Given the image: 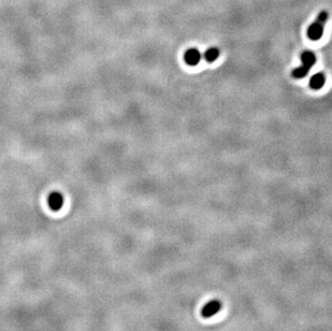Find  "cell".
Masks as SVG:
<instances>
[{"mask_svg": "<svg viewBox=\"0 0 332 331\" xmlns=\"http://www.w3.org/2000/svg\"><path fill=\"white\" fill-rule=\"evenodd\" d=\"M200 59H201V53H200L198 49H195V48L188 49L184 54L185 63H186L189 66L198 65Z\"/></svg>", "mask_w": 332, "mask_h": 331, "instance_id": "4", "label": "cell"}, {"mask_svg": "<svg viewBox=\"0 0 332 331\" xmlns=\"http://www.w3.org/2000/svg\"><path fill=\"white\" fill-rule=\"evenodd\" d=\"M218 56H219V50L217 48H210L205 51L204 57L207 63H213V61H215L218 58Z\"/></svg>", "mask_w": 332, "mask_h": 331, "instance_id": "7", "label": "cell"}, {"mask_svg": "<svg viewBox=\"0 0 332 331\" xmlns=\"http://www.w3.org/2000/svg\"><path fill=\"white\" fill-rule=\"evenodd\" d=\"M328 19H329L328 11L327 10L320 11L317 15V18L315 19L313 23L308 26L307 30H306V35L309 40L317 41L323 37L325 26H326V23L328 22Z\"/></svg>", "mask_w": 332, "mask_h": 331, "instance_id": "1", "label": "cell"}, {"mask_svg": "<svg viewBox=\"0 0 332 331\" xmlns=\"http://www.w3.org/2000/svg\"><path fill=\"white\" fill-rule=\"evenodd\" d=\"M326 83V76L323 72H318V74L314 75L311 78H309V87L314 91H318V89L323 88Z\"/></svg>", "mask_w": 332, "mask_h": 331, "instance_id": "6", "label": "cell"}, {"mask_svg": "<svg viewBox=\"0 0 332 331\" xmlns=\"http://www.w3.org/2000/svg\"><path fill=\"white\" fill-rule=\"evenodd\" d=\"M301 66L297 67L291 72V76L295 78H303L307 76L309 70L312 69V67L316 63V55H315L312 51H303L301 54Z\"/></svg>", "mask_w": 332, "mask_h": 331, "instance_id": "2", "label": "cell"}, {"mask_svg": "<svg viewBox=\"0 0 332 331\" xmlns=\"http://www.w3.org/2000/svg\"><path fill=\"white\" fill-rule=\"evenodd\" d=\"M222 308V302L219 300H211L202 307L201 315L204 318H210L221 311Z\"/></svg>", "mask_w": 332, "mask_h": 331, "instance_id": "3", "label": "cell"}, {"mask_svg": "<svg viewBox=\"0 0 332 331\" xmlns=\"http://www.w3.org/2000/svg\"><path fill=\"white\" fill-rule=\"evenodd\" d=\"M48 204L49 206L52 209L53 211H58L61 209V206L64 204V197L63 195L57 192H54L49 196L48 199Z\"/></svg>", "mask_w": 332, "mask_h": 331, "instance_id": "5", "label": "cell"}]
</instances>
